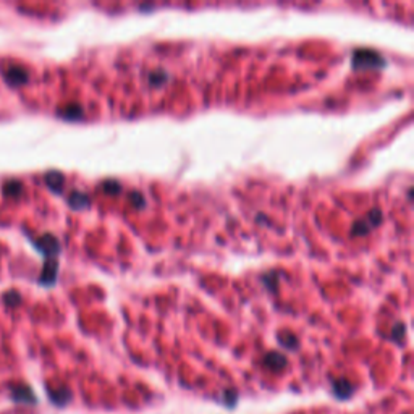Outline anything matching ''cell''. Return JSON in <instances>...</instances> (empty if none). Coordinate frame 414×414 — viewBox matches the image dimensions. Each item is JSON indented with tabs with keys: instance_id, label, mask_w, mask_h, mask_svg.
I'll use <instances>...</instances> for the list:
<instances>
[{
	"instance_id": "obj_1",
	"label": "cell",
	"mask_w": 414,
	"mask_h": 414,
	"mask_svg": "<svg viewBox=\"0 0 414 414\" xmlns=\"http://www.w3.org/2000/svg\"><path fill=\"white\" fill-rule=\"evenodd\" d=\"M385 65V59L378 52L369 51H356L353 55V67L354 68H380Z\"/></svg>"
},
{
	"instance_id": "obj_2",
	"label": "cell",
	"mask_w": 414,
	"mask_h": 414,
	"mask_svg": "<svg viewBox=\"0 0 414 414\" xmlns=\"http://www.w3.org/2000/svg\"><path fill=\"white\" fill-rule=\"evenodd\" d=\"M36 248L47 257H54L60 252V244L54 235H44L36 241Z\"/></svg>"
},
{
	"instance_id": "obj_3",
	"label": "cell",
	"mask_w": 414,
	"mask_h": 414,
	"mask_svg": "<svg viewBox=\"0 0 414 414\" xmlns=\"http://www.w3.org/2000/svg\"><path fill=\"white\" fill-rule=\"evenodd\" d=\"M10 395L18 403H28V404L38 403L36 395H34V391L28 387V385H21V383L15 385V387L10 388Z\"/></svg>"
},
{
	"instance_id": "obj_4",
	"label": "cell",
	"mask_w": 414,
	"mask_h": 414,
	"mask_svg": "<svg viewBox=\"0 0 414 414\" xmlns=\"http://www.w3.org/2000/svg\"><path fill=\"white\" fill-rule=\"evenodd\" d=\"M28 78H30V75H28V72L23 67L13 65V67L7 68V72H5V80L9 84H12V86L25 84V83H28Z\"/></svg>"
},
{
	"instance_id": "obj_5",
	"label": "cell",
	"mask_w": 414,
	"mask_h": 414,
	"mask_svg": "<svg viewBox=\"0 0 414 414\" xmlns=\"http://www.w3.org/2000/svg\"><path fill=\"white\" fill-rule=\"evenodd\" d=\"M57 270H59V264L54 257H47V261L44 264V269H42V275L39 278V282L42 285H52L55 280H57Z\"/></svg>"
},
{
	"instance_id": "obj_6",
	"label": "cell",
	"mask_w": 414,
	"mask_h": 414,
	"mask_svg": "<svg viewBox=\"0 0 414 414\" xmlns=\"http://www.w3.org/2000/svg\"><path fill=\"white\" fill-rule=\"evenodd\" d=\"M332 393L335 398L338 399H348L353 395V387L346 378H340V380H335L332 385Z\"/></svg>"
},
{
	"instance_id": "obj_7",
	"label": "cell",
	"mask_w": 414,
	"mask_h": 414,
	"mask_svg": "<svg viewBox=\"0 0 414 414\" xmlns=\"http://www.w3.org/2000/svg\"><path fill=\"white\" fill-rule=\"evenodd\" d=\"M49 398H51L57 406H65L70 403V399H72V391L65 387L54 388V390L49 388Z\"/></svg>"
},
{
	"instance_id": "obj_8",
	"label": "cell",
	"mask_w": 414,
	"mask_h": 414,
	"mask_svg": "<svg viewBox=\"0 0 414 414\" xmlns=\"http://www.w3.org/2000/svg\"><path fill=\"white\" fill-rule=\"evenodd\" d=\"M264 364L267 366L269 369H273V370H280L286 366V357L280 353H269L265 354L264 357Z\"/></svg>"
},
{
	"instance_id": "obj_9",
	"label": "cell",
	"mask_w": 414,
	"mask_h": 414,
	"mask_svg": "<svg viewBox=\"0 0 414 414\" xmlns=\"http://www.w3.org/2000/svg\"><path fill=\"white\" fill-rule=\"evenodd\" d=\"M46 183L47 186L54 189V191L60 193L62 188H63V175L59 173V172H49L46 175Z\"/></svg>"
},
{
	"instance_id": "obj_10",
	"label": "cell",
	"mask_w": 414,
	"mask_h": 414,
	"mask_svg": "<svg viewBox=\"0 0 414 414\" xmlns=\"http://www.w3.org/2000/svg\"><path fill=\"white\" fill-rule=\"evenodd\" d=\"M59 115H62V118H67V120H78L83 117V109L80 105H68V107L59 110Z\"/></svg>"
},
{
	"instance_id": "obj_11",
	"label": "cell",
	"mask_w": 414,
	"mask_h": 414,
	"mask_svg": "<svg viewBox=\"0 0 414 414\" xmlns=\"http://www.w3.org/2000/svg\"><path fill=\"white\" fill-rule=\"evenodd\" d=\"M68 202H70V206L75 207V209H83V207H86L89 204V198L84 193H73L72 196L68 198Z\"/></svg>"
},
{
	"instance_id": "obj_12",
	"label": "cell",
	"mask_w": 414,
	"mask_h": 414,
	"mask_svg": "<svg viewBox=\"0 0 414 414\" xmlns=\"http://www.w3.org/2000/svg\"><path fill=\"white\" fill-rule=\"evenodd\" d=\"M168 80V75L162 70H157V72H152L149 73V81L152 86H160V84H164L165 81Z\"/></svg>"
},
{
	"instance_id": "obj_13",
	"label": "cell",
	"mask_w": 414,
	"mask_h": 414,
	"mask_svg": "<svg viewBox=\"0 0 414 414\" xmlns=\"http://www.w3.org/2000/svg\"><path fill=\"white\" fill-rule=\"evenodd\" d=\"M278 341H280V345L288 348V349H296V346H298L296 336H293L291 333H286V336H278Z\"/></svg>"
},
{
	"instance_id": "obj_14",
	"label": "cell",
	"mask_w": 414,
	"mask_h": 414,
	"mask_svg": "<svg viewBox=\"0 0 414 414\" xmlns=\"http://www.w3.org/2000/svg\"><path fill=\"white\" fill-rule=\"evenodd\" d=\"M21 189H23V186H21L18 181H9V183L4 186V193L5 196H17L21 193Z\"/></svg>"
},
{
	"instance_id": "obj_15",
	"label": "cell",
	"mask_w": 414,
	"mask_h": 414,
	"mask_svg": "<svg viewBox=\"0 0 414 414\" xmlns=\"http://www.w3.org/2000/svg\"><path fill=\"white\" fill-rule=\"evenodd\" d=\"M236 399H238V395H236V391H233V390H227L225 395H223V403H225L228 408H233V406L236 404Z\"/></svg>"
},
{
	"instance_id": "obj_16",
	"label": "cell",
	"mask_w": 414,
	"mask_h": 414,
	"mask_svg": "<svg viewBox=\"0 0 414 414\" xmlns=\"http://www.w3.org/2000/svg\"><path fill=\"white\" fill-rule=\"evenodd\" d=\"M102 188L105 189V191H109V193H118L122 189L120 183H117V181H114V180L105 181V183L102 185Z\"/></svg>"
},
{
	"instance_id": "obj_17",
	"label": "cell",
	"mask_w": 414,
	"mask_h": 414,
	"mask_svg": "<svg viewBox=\"0 0 414 414\" xmlns=\"http://www.w3.org/2000/svg\"><path fill=\"white\" fill-rule=\"evenodd\" d=\"M4 299H5V303H9V304H18L20 303V294L15 293V291H10V293L5 294Z\"/></svg>"
},
{
	"instance_id": "obj_18",
	"label": "cell",
	"mask_w": 414,
	"mask_h": 414,
	"mask_svg": "<svg viewBox=\"0 0 414 414\" xmlns=\"http://www.w3.org/2000/svg\"><path fill=\"white\" fill-rule=\"evenodd\" d=\"M399 330H404V325L403 324H398L395 328H393V338L396 340V341H399ZM404 332H401V335H403Z\"/></svg>"
}]
</instances>
